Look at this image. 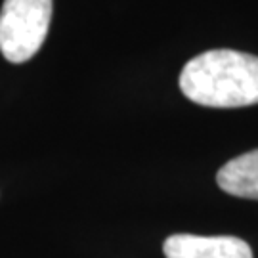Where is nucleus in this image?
Listing matches in <instances>:
<instances>
[{"mask_svg": "<svg viewBox=\"0 0 258 258\" xmlns=\"http://www.w3.org/2000/svg\"><path fill=\"white\" fill-rule=\"evenodd\" d=\"M180 90L205 107H245L258 103V57L235 50L195 55L180 73Z\"/></svg>", "mask_w": 258, "mask_h": 258, "instance_id": "1", "label": "nucleus"}, {"mask_svg": "<svg viewBox=\"0 0 258 258\" xmlns=\"http://www.w3.org/2000/svg\"><path fill=\"white\" fill-rule=\"evenodd\" d=\"M52 0H4L0 12V52L12 63L29 61L46 40Z\"/></svg>", "mask_w": 258, "mask_h": 258, "instance_id": "2", "label": "nucleus"}, {"mask_svg": "<svg viewBox=\"0 0 258 258\" xmlns=\"http://www.w3.org/2000/svg\"><path fill=\"white\" fill-rule=\"evenodd\" d=\"M163 252L166 258H252L249 243L231 235L203 237L176 233L165 241Z\"/></svg>", "mask_w": 258, "mask_h": 258, "instance_id": "3", "label": "nucleus"}, {"mask_svg": "<svg viewBox=\"0 0 258 258\" xmlns=\"http://www.w3.org/2000/svg\"><path fill=\"white\" fill-rule=\"evenodd\" d=\"M216 182L226 194L258 201V149L228 161L218 170Z\"/></svg>", "mask_w": 258, "mask_h": 258, "instance_id": "4", "label": "nucleus"}]
</instances>
